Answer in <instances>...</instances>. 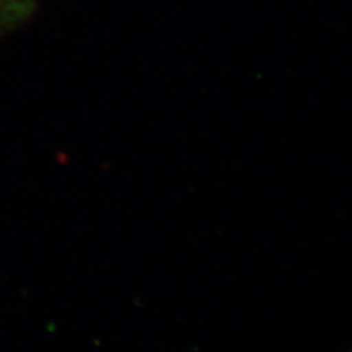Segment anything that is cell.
<instances>
[{"mask_svg":"<svg viewBox=\"0 0 352 352\" xmlns=\"http://www.w3.org/2000/svg\"><path fill=\"white\" fill-rule=\"evenodd\" d=\"M29 0H0V13L11 14L20 12Z\"/></svg>","mask_w":352,"mask_h":352,"instance_id":"cell-1","label":"cell"}]
</instances>
